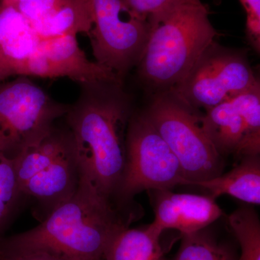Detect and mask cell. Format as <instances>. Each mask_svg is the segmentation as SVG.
<instances>
[{
  "label": "cell",
  "mask_w": 260,
  "mask_h": 260,
  "mask_svg": "<svg viewBox=\"0 0 260 260\" xmlns=\"http://www.w3.org/2000/svg\"><path fill=\"white\" fill-rule=\"evenodd\" d=\"M0 2H3V3H8V4L15 5V3L18 2V0H0Z\"/></svg>",
  "instance_id": "cb8c5ba5"
},
{
  "label": "cell",
  "mask_w": 260,
  "mask_h": 260,
  "mask_svg": "<svg viewBox=\"0 0 260 260\" xmlns=\"http://www.w3.org/2000/svg\"><path fill=\"white\" fill-rule=\"evenodd\" d=\"M201 0H175L148 18L150 34L138 62L147 85L170 91L218 37Z\"/></svg>",
  "instance_id": "3957f363"
},
{
  "label": "cell",
  "mask_w": 260,
  "mask_h": 260,
  "mask_svg": "<svg viewBox=\"0 0 260 260\" xmlns=\"http://www.w3.org/2000/svg\"><path fill=\"white\" fill-rule=\"evenodd\" d=\"M258 84L246 53L215 41L169 93L194 110L206 111Z\"/></svg>",
  "instance_id": "ba28073f"
},
{
  "label": "cell",
  "mask_w": 260,
  "mask_h": 260,
  "mask_svg": "<svg viewBox=\"0 0 260 260\" xmlns=\"http://www.w3.org/2000/svg\"><path fill=\"white\" fill-rule=\"evenodd\" d=\"M228 221L240 244L239 260H260V223L256 212L246 207L239 208Z\"/></svg>",
  "instance_id": "e0dca14e"
},
{
  "label": "cell",
  "mask_w": 260,
  "mask_h": 260,
  "mask_svg": "<svg viewBox=\"0 0 260 260\" xmlns=\"http://www.w3.org/2000/svg\"><path fill=\"white\" fill-rule=\"evenodd\" d=\"M91 15L88 37L99 64L123 80L138 65L148 42V19L135 13L124 0H85Z\"/></svg>",
  "instance_id": "9c48e42d"
},
{
  "label": "cell",
  "mask_w": 260,
  "mask_h": 260,
  "mask_svg": "<svg viewBox=\"0 0 260 260\" xmlns=\"http://www.w3.org/2000/svg\"><path fill=\"white\" fill-rule=\"evenodd\" d=\"M174 260H236L232 251L220 244L205 229L182 235L180 247Z\"/></svg>",
  "instance_id": "ac0fdd59"
},
{
  "label": "cell",
  "mask_w": 260,
  "mask_h": 260,
  "mask_svg": "<svg viewBox=\"0 0 260 260\" xmlns=\"http://www.w3.org/2000/svg\"><path fill=\"white\" fill-rule=\"evenodd\" d=\"M81 86L78 100L64 116L80 175L113 200L125 167L129 98L119 84Z\"/></svg>",
  "instance_id": "6da1fadb"
},
{
  "label": "cell",
  "mask_w": 260,
  "mask_h": 260,
  "mask_svg": "<svg viewBox=\"0 0 260 260\" xmlns=\"http://www.w3.org/2000/svg\"><path fill=\"white\" fill-rule=\"evenodd\" d=\"M161 234L151 224L143 229L124 228L113 238L104 260H165Z\"/></svg>",
  "instance_id": "9a60e30c"
},
{
  "label": "cell",
  "mask_w": 260,
  "mask_h": 260,
  "mask_svg": "<svg viewBox=\"0 0 260 260\" xmlns=\"http://www.w3.org/2000/svg\"><path fill=\"white\" fill-rule=\"evenodd\" d=\"M215 4H219L220 3V0H215Z\"/></svg>",
  "instance_id": "d4e9b609"
},
{
  "label": "cell",
  "mask_w": 260,
  "mask_h": 260,
  "mask_svg": "<svg viewBox=\"0 0 260 260\" xmlns=\"http://www.w3.org/2000/svg\"><path fill=\"white\" fill-rule=\"evenodd\" d=\"M190 185L203 187L213 198L227 194L249 203L260 204L259 155L244 157L239 165L225 174L208 180L197 181Z\"/></svg>",
  "instance_id": "5bb4252c"
},
{
  "label": "cell",
  "mask_w": 260,
  "mask_h": 260,
  "mask_svg": "<svg viewBox=\"0 0 260 260\" xmlns=\"http://www.w3.org/2000/svg\"><path fill=\"white\" fill-rule=\"evenodd\" d=\"M21 76L68 78L81 85L97 83L122 85L123 80L112 70L90 61L80 49L75 36L41 39Z\"/></svg>",
  "instance_id": "8fae6325"
},
{
  "label": "cell",
  "mask_w": 260,
  "mask_h": 260,
  "mask_svg": "<svg viewBox=\"0 0 260 260\" xmlns=\"http://www.w3.org/2000/svg\"><path fill=\"white\" fill-rule=\"evenodd\" d=\"M22 196L14 159L0 152V232L13 216Z\"/></svg>",
  "instance_id": "d6986e66"
},
{
  "label": "cell",
  "mask_w": 260,
  "mask_h": 260,
  "mask_svg": "<svg viewBox=\"0 0 260 260\" xmlns=\"http://www.w3.org/2000/svg\"><path fill=\"white\" fill-rule=\"evenodd\" d=\"M127 226L113 200L80 175L71 198L38 226L0 241V251H39L63 260H104L113 238Z\"/></svg>",
  "instance_id": "7a4b0ae2"
},
{
  "label": "cell",
  "mask_w": 260,
  "mask_h": 260,
  "mask_svg": "<svg viewBox=\"0 0 260 260\" xmlns=\"http://www.w3.org/2000/svg\"><path fill=\"white\" fill-rule=\"evenodd\" d=\"M246 13V37L254 51H260V0H239Z\"/></svg>",
  "instance_id": "44dd1931"
},
{
  "label": "cell",
  "mask_w": 260,
  "mask_h": 260,
  "mask_svg": "<svg viewBox=\"0 0 260 260\" xmlns=\"http://www.w3.org/2000/svg\"><path fill=\"white\" fill-rule=\"evenodd\" d=\"M41 39L89 35L91 30V15L85 0H68L64 5L47 17L32 24Z\"/></svg>",
  "instance_id": "2e32d148"
},
{
  "label": "cell",
  "mask_w": 260,
  "mask_h": 260,
  "mask_svg": "<svg viewBox=\"0 0 260 260\" xmlns=\"http://www.w3.org/2000/svg\"><path fill=\"white\" fill-rule=\"evenodd\" d=\"M69 107L27 77L0 84V152L14 158L49 133Z\"/></svg>",
  "instance_id": "8992f818"
},
{
  "label": "cell",
  "mask_w": 260,
  "mask_h": 260,
  "mask_svg": "<svg viewBox=\"0 0 260 260\" xmlns=\"http://www.w3.org/2000/svg\"><path fill=\"white\" fill-rule=\"evenodd\" d=\"M13 159L22 194L37 202L44 218L78 189L79 164L68 128L54 126Z\"/></svg>",
  "instance_id": "277c9868"
},
{
  "label": "cell",
  "mask_w": 260,
  "mask_h": 260,
  "mask_svg": "<svg viewBox=\"0 0 260 260\" xmlns=\"http://www.w3.org/2000/svg\"><path fill=\"white\" fill-rule=\"evenodd\" d=\"M68 0H18L15 6L32 24L64 5Z\"/></svg>",
  "instance_id": "ffe728a7"
},
{
  "label": "cell",
  "mask_w": 260,
  "mask_h": 260,
  "mask_svg": "<svg viewBox=\"0 0 260 260\" xmlns=\"http://www.w3.org/2000/svg\"><path fill=\"white\" fill-rule=\"evenodd\" d=\"M202 126L222 157L259 155V84L205 111Z\"/></svg>",
  "instance_id": "30bf717a"
},
{
  "label": "cell",
  "mask_w": 260,
  "mask_h": 260,
  "mask_svg": "<svg viewBox=\"0 0 260 260\" xmlns=\"http://www.w3.org/2000/svg\"><path fill=\"white\" fill-rule=\"evenodd\" d=\"M0 260H63L47 253L39 251L8 252L0 251Z\"/></svg>",
  "instance_id": "603a6c76"
},
{
  "label": "cell",
  "mask_w": 260,
  "mask_h": 260,
  "mask_svg": "<svg viewBox=\"0 0 260 260\" xmlns=\"http://www.w3.org/2000/svg\"><path fill=\"white\" fill-rule=\"evenodd\" d=\"M177 157L186 185L218 177L223 157L202 126V116L169 92L160 93L144 113Z\"/></svg>",
  "instance_id": "5b68a950"
},
{
  "label": "cell",
  "mask_w": 260,
  "mask_h": 260,
  "mask_svg": "<svg viewBox=\"0 0 260 260\" xmlns=\"http://www.w3.org/2000/svg\"><path fill=\"white\" fill-rule=\"evenodd\" d=\"M41 39L15 5L0 2V84L21 76Z\"/></svg>",
  "instance_id": "4fadbf2b"
},
{
  "label": "cell",
  "mask_w": 260,
  "mask_h": 260,
  "mask_svg": "<svg viewBox=\"0 0 260 260\" xmlns=\"http://www.w3.org/2000/svg\"><path fill=\"white\" fill-rule=\"evenodd\" d=\"M186 181L177 157L144 114L130 118L125 167L116 198L124 203L141 191L171 190Z\"/></svg>",
  "instance_id": "52a82bcc"
},
{
  "label": "cell",
  "mask_w": 260,
  "mask_h": 260,
  "mask_svg": "<svg viewBox=\"0 0 260 260\" xmlns=\"http://www.w3.org/2000/svg\"><path fill=\"white\" fill-rule=\"evenodd\" d=\"M135 13L148 19L150 15L162 9L175 0H124Z\"/></svg>",
  "instance_id": "7402d4cb"
},
{
  "label": "cell",
  "mask_w": 260,
  "mask_h": 260,
  "mask_svg": "<svg viewBox=\"0 0 260 260\" xmlns=\"http://www.w3.org/2000/svg\"><path fill=\"white\" fill-rule=\"evenodd\" d=\"M155 218L151 225L161 233L174 229L182 235L200 232L223 215L210 195L155 191Z\"/></svg>",
  "instance_id": "7c38bea8"
}]
</instances>
